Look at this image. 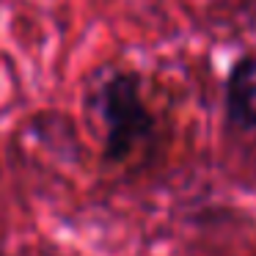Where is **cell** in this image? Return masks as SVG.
Instances as JSON below:
<instances>
[{
    "mask_svg": "<svg viewBox=\"0 0 256 256\" xmlns=\"http://www.w3.org/2000/svg\"><path fill=\"white\" fill-rule=\"evenodd\" d=\"M102 113H105L108 135H105V157L108 160H124L132 154L138 144L152 138V122L144 100L138 91L135 74H116L108 80L102 91Z\"/></svg>",
    "mask_w": 256,
    "mask_h": 256,
    "instance_id": "1",
    "label": "cell"
},
{
    "mask_svg": "<svg viewBox=\"0 0 256 256\" xmlns=\"http://www.w3.org/2000/svg\"><path fill=\"white\" fill-rule=\"evenodd\" d=\"M226 108L240 130H256V56L234 64L226 83Z\"/></svg>",
    "mask_w": 256,
    "mask_h": 256,
    "instance_id": "2",
    "label": "cell"
}]
</instances>
